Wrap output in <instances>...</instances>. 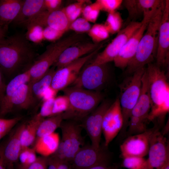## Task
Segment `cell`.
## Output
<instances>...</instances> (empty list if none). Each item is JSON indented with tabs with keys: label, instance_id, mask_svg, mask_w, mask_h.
Masks as SVG:
<instances>
[{
	"label": "cell",
	"instance_id": "cell-22",
	"mask_svg": "<svg viewBox=\"0 0 169 169\" xmlns=\"http://www.w3.org/2000/svg\"><path fill=\"white\" fill-rule=\"evenodd\" d=\"M163 2L160 0H125L122 3L128 11L129 17L132 18L141 14L152 16Z\"/></svg>",
	"mask_w": 169,
	"mask_h": 169
},
{
	"label": "cell",
	"instance_id": "cell-24",
	"mask_svg": "<svg viewBox=\"0 0 169 169\" xmlns=\"http://www.w3.org/2000/svg\"><path fill=\"white\" fill-rule=\"evenodd\" d=\"M23 2L22 0H0V24L5 33L10 24L19 13Z\"/></svg>",
	"mask_w": 169,
	"mask_h": 169
},
{
	"label": "cell",
	"instance_id": "cell-50",
	"mask_svg": "<svg viewBox=\"0 0 169 169\" xmlns=\"http://www.w3.org/2000/svg\"><path fill=\"white\" fill-rule=\"evenodd\" d=\"M57 169H71L70 163L65 161H58Z\"/></svg>",
	"mask_w": 169,
	"mask_h": 169
},
{
	"label": "cell",
	"instance_id": "cell-45",
	"mask_svg": "<svg viewBox=\"0 0 169 169\" xmlns=\"http://www.w3.org/2000/svg\"><path fill=\"white\" fill-rule=\"evenodd\" d=\"M62 2L61 0H44L45 10L49 12L58 10L60 9Z\"/></svg>",
	"mask_w": 169,
	"mask_h": 169
},
{
	"label": "cell",
	"instance_id": "cell-12",
	"mask_svg": "<svg viewBox=\"0 0 169 169\" xmlns=\"http://www.w3.org/2000/svg\"><path fill=\"white\" fill-rule=\"evenodd\" d=\"M165 134L157 127L151 136L147 160L149 169H161L169 161V143Z\"/></svg>",
	"mask_w": 169,
	"mask_h": 169
},
{
	"label": "cell",
	"instance_id": "cell-43",
	"mask_svg": "<svg viewBox=\"0 0 169 169\" xmlns=\"http://www.w3.org/2000/svg\"><path fill=\"white\" fill-rule=\"evenodd\" d=\"M64 33L49 27H45L43 31L44 40L51 42L56 41L59 39Z\"/></svg>",
	"mask_w": 169,
	"mask_h": 169
},
{
	"label": "cell",
	"instance_id": "cell-25",
	"mask_svg": "<svg viewBox=\"0 0 169 169\" xmlns=\"http://www.w3.org/2000/svg\"><path fill=\"white\" fill-rule=\"evenodd\" d=\"M29 69L16 75L6 85L5 95L0 106V117L6 115L9 100L15 92L21 85L30 82Z\"/></svg>",
	"mask_w": 169,
	"mask_h": 169
},
{
	"label": "cell",
	"instance_id": "cell-53",
	"mask_svg": "<svg viewBox=\"0 0 169 169\" xmlns=\"http://www.w3.org/2000/svg\"><path fill=\"white\" fill-rule=\"evenodd\" d=\"M6 37L5 33L3 30L0 24V40Z\"/></svg>",
	"mask_w": 169,
	"mask_h": 169
},
{
	"label": "cell",
	"instance_id": "cell-30",
	"mask_svg": "<svg viewBox=\"0 0 169 169\" xmlns=\"http://www.w3.org/2000/svg\"><path fill=\"white\" fill-rule=\"evenodd\" d=\"M55 68V67L53 66L43 76L30 84L32 92L36 99H40L41 96L44 90L51 86L52 78L56 70Z\"/></svg>",
	"mask_w": 169,
	"mask_h": 169
},
{
	"label": "cell",
	"instance_id": "cell-44",
	"mask_svg": "<svg viewBox=\"0 0 169 169\" xmlns=\"http://www.w3.org/2000/svg\"><path fill=\"white\" fill-rule=\"evenodd\" d=\"M47 157L39 156L30 165L23 167L18 165V169H46Z\"/></svg>",
	"mask_w": 169,
	"mask_h": 169
},
{
	"label": "cell",
	"instance_id": "cell-54",
	"mask_svg": "<svg viewBox=\"0 0 169 169\" xmlns=\"http://www.w3.org/2000/svg\"><path fill=\"white\" fill-rule=\"evenodd\" d=\"M161 169H169V161Z\"/></svg>",
	"mask_w": 169,
	"mask_h": 169
},
{
	"label": "cell",
	"instance_id": "cell-26",
	"mask_svg": "<svg viewBox=\"0 0 169 169\" xmlns=\"http://www.w3.org/2000/svg\"><path fill=\"white\" fill-rule=\"evenodd\" d=\"M44 0H23L20 11L13 22L16 25L24 26L41 12L45 10Z\"/></svg>",
	"mask_w": 169,
	"mask_h": 169
},
{
	"label": "cell",
	"instance_id": "cell-31",
	"mask_svg": "<svg viewBox=\"0 0 169 169\" xmlns=\"http://www.w3.org/2000/svg\"><path fill=\"white\" fill-rule=\"evenodd\" d=\"M123 22L121 14L116 11L108 13L104 25L109 33L113 34L121 30Z\"/></svg>",
	"mask_w": 169,
	"mask_h": 169
},
{
	"label": "cell",
	"instance_id": "cell-20",
	"mask_svg": "<svg viewBox=\"0 0 169 169\" xmlns=\"http://www.w3.org/2000/svg\"><path fill=\"white\" fill-rule=\"evenodd\" d=\"M25 124L18 126L9 138L3 141V163L6 168L13 169L14 164L18 161L22 148L21 135Z\"/></svg>",
	"mask_w": 169,
	"mask_h": 169
},
{
	"label": "cell",
	"instance_id": "cell-49",
	"mask_svg": "<svg viewBox=\"0 0 169 169\" xmlns=\"http://www.w3.org/2000/svg\"><path fill=\"white\" fill-rule=\"evenodd\" d=\"M58 161L49 156L47 157L46 169H57Z\"/></svg>",
	"mask_w": 169,
	"mask_h": 169
},
{
	"label": "cell",
	"instance_id": "cell-42",
	"mask_svg": "<svg viewBox=\"0 0 169 169\" xmlns=\"http://www.w3.org/2000/svg\"><path fill=\"white\" fill-rule=\"evenodd\" d=\"M54 98L42 102L40 111L36 115L43 119L52 116Z\"/></svg>",
	"mask_w": 169,
	"mask_h": 169
},
{
	"label": "cell",
	"instance_id": "cell-4",
	"mask_svg": "<svg viewBox=\"0 0 169 169\" xmlns=\"http://www.w3.org/2000/svg\"><path fill=\"white\" fill-rule=\"evenodd\" d=\"M146 68L151 101L150 112L157 116L169 111V84L167 75L161 67L150 63Z\"/></svg>",
	"mask_w": 169,
	"mask_h": 169
},
{
	"label": "cell",
	"instance_id": "cell-14",
	"mask_svg": "<svg viewBox=\"0 0 169 169\" xmlns=\"http://www.w3.org/2000/svg\"><path fill=\"white\" fill-rule=\"evenodd\" d=\"M60 128L66 160L70 163L83 144L82 128L80 124L71 120H63Z\"/></svg>",
	"mask_w": 169,
	"mask_h": 169
},
{
	"label": "cell",
	"instance_id": "cell-36",
	"mask_svg": "<svg viewBox=\"0 0 169 169\" xmlns=\"http://www.w3.org/2000/svg\"><path fill=\"white\" fill-rule=\"evenodd\" d=\"M85 1L80 0L62 8L70 24L78 18L82 13Z\"/></svg>",
	"mask_w": 169,
	"mask_h": 169
},
{
	"label": "cell",
	"instance_id": "cell-48",
	"mask_svg": "<svg viewBox=\"0 0 169 169\" xmlns=\"http://www.w3.org/2000/svg\"><path fill=\"white\" fill-rule=\"evenodd\" d=\"M6 85L4 81L3 73L0 69V106L5 95Z\"/></svg>",
	"mask_w": 169,
	"mask_h": 169
},
{
	"label": "cell",
	"instance_id": "cell-23",
	"mask_svg": "<svg viewBox=\"0 0 169 169\" xmlns=\"http://www.w3.org/2000/svg\"><path fill=\"white\" fill-rule=\"evenodd\" d=\"M36 100L32 92L30 84L29 83L23 84L11 97L6 110V115L15 108L28 109L34 104Z\"/></svg>",
	"mask_w": 169,
	"mask_h": 169
},
{
	"label": "cell",
	"instance_id": "cell-47",
	"mask_svg": "<svg viewBox=\"0 0 169 169\" xmlns=\"http://www.w3.org/2000/svg\"><path fill=\"white\" fill-rule=\"evenodd\" d=\"M58 91L50 86L45 89L42 94L40 100L42 102L52 99L56 97Z\"/></svg>",
	"mask_w": 169,
	"mask_h": 169
},
{
	"label": "cell",
	"instance_id": "cell-55",
	"mask_svg": "<svg viewBox=\"0 0 169 169\" xmlns=\"http://www.w3.org/2000/svg\"><path fill=\"white\" fill-rule=\"evenodd\" d=\"M6 169H13L12 168H6Z\"/></svg>",
	"mask_w": 169,
	"mask_h": 169
},
{
	"label": "cell",
	"instance_id": "cell-46",
	"mask_svg": "<svg viewBox=\"0 0 169 169\" xmlns=\"http://www.w3.org/2000/svg\"><path fill=\"white\" fill-rule=\"evenodd\" d=\"M50 156L58 161H66L64 153L63 143L61 140L59 142L56 150Z\"/></svg>",
	"mask_w": 169,
	"mask_h": 169
},
{
	"label": "cell",
	"instance_id": "cell-37",
	"mask_svg": "<svg viewBox=\"0 0 169 169\" xmlns=\"http://www.w3.org/2000/svg\"><path fill=\"white\" fill-rule=\"evenodd\" d=\"M100 11L99 5L95 1L83 7L82 12L83 17L89 22L95 23L98 18Z\"/></svg>",
	"mask_w": 169,
	"mask_h": 169
},
{
	"label": "cell",
	"instance_id": "cell-16",
	"mask_svg": "<svg viewBox=\"0 0 169 169\" xmlns=\"http://www.w3.org/2000/svg\"><path fill=\"white\" fill-rule=\"evenodd\" d=\"M156 127V125L143 133L127 136L120 146L121 157H144L147 155L150 138Z\"/></svg>",
	"mask_w": 169,
	"mask_h": 169
},
{
	"label": "cell",
	"instance_id": "cell-11",
	"mask_svg": "<svg viewBox=\"0 0 169 169\" xmlns=\"http://www.w3.org/2000/svg\"><path fill=\"white\" fill-rule=\"evenodd\" d=\"M110 156L100 146L96 148L91 145L83 146L70 163L71 169H89L101 165H108Z\"/></svg>",
	"mask_w": 169,
	"mask_h": 169
},
{
	"label": "cell",
	"instance_id": "cell-5",
	"mask_svg": "<svg viewBox=\"0 0 169 169\" xmlns=\"http://www.w3.org/2000/svg\"><path fill=\"white\" fill-rule=\"evenodd\" d=\"M146 68H140L126 77L120 84L119 98L123 119V125L120 132L125 135L132 110L140 96L141 79Z\"/></svg>",
	"mask_w": 169,
	"mask_h": 169
},
{
	"label": "cell",
	"instance_id": "cell-17",
	"mask_svg": "<svg viewBox=\"0 0 169 169\" xmlns=\"http://www.w3.org/2000/svg\"><path fill=\"white\" fill-rule=\"evenodd\" d=\"M156 64L161 67L169 62V1H164L160 25Z\"/></svg>",
	"mask_w": 169,
	"mask_h": 169
},
{
	"label": "cell",
	"instance_id": "cell-7",
	"mask_svg": "<svg viewBox=\"0 0 169 169\" xmlns=\"http://www.w3.org/2000/svg\"><path fill=\"white\" fill-rule=\"evenodd\" d=\"M139 98L132 110L126 132L127 136L140 134L147 129L146 123L151 108L148 83L146 69L141 79Z\"/></svg>",
	"mask_w": 169,
	"mask_h": 169
},
{
	"label": "cell",
	"instance_id": "cell-28",
	"mask_svg": "<svg viewBox=\"0 0 169 169\" xmlns=\"http://www.w3.org/2000/svg\"><path fill=\"white\" fill-rule=\"evenodd\" d=\"M44 119L36 115L27 123L25 124L21 135V148L30 147L34 143L38 126Z\"/></svg>",
	"mask_w": 169,
	"mask_h": 169
},
{
	"label": "cell",
	"instance_id": "cell-52",
	"mask_svg": "<svg viewBox=\"0 0 169 169\" xmlns=\"http://www.w3.org/2000/svg\"><path fill=\"white\" fill-rule=\"evenodd\" d=\"M89 169H114L108 165H101L96 166Z\"/></svg>",
	"mask_w": 169,
	"mask_h": 169
},
{
	"label": "cell",
	"instance_id": "cell-40",
	"mask_svg": "<svg viewBox=\"0 0 169 169\" xmlns=\"http://www.w3.org/2000/svg\"><path fill=\"white\" fill-rule=\"evenodd\" d=\"M91 28L89 22L85 19L78 18L70 24L69 29L78 33H88Z\"/></svg>",
	"mask_w": 169,
	"mask_h": 169
},
{
	"label": "cell",
	"instance_id": "cell-35",
	"mask_svg": "<svg viewBox=\"0 0 169 169\" xmlns=\"http://www.w3.org/2000/svg\"><path fill=\"white\" fill-rule=\"evenodd\" d=\"M36 152L34 149L29 147L22 148L19 153L18 161L19 165L26 167L33 163L37 160Z\"/></svg>",
	"mask_w": 169,
	"mask_h": 169
},
{
	"label": "cell",
	"instance_id": "cell-29",
	"mask_svg": "<svg viewBox=\"0 0 169 169\" xmlns=\"http://www.w3.org/2000/svg\"><path fill=\"white\" fill-rule=\"evenodd\" d=\"M63 113L44 119L38 126L36 139L51 134L60 126L63 121Z\"/></svg>",
	"mask_w": 169,
	"mask_h": 169
},
{
	"label": "cell",
	"instance_id": "cell-2",
	"mask_svg": "<svg viewBox=\"0 0 169 169\" xmlns=\"http://www.w3.org/2000/svg\"><path fill=\"white\" fill-rule=\"evenodd\" d=\"M164 0L149 21L147 26L139 44L136 53L126 68L128 75L139 69L145 67L156 57L157 48L159 29Z\"/></svg>",
	"mask_w": 169,
	"mask_h": 169
},
{
	"label": "cell",
	"instance_id": "cell-8",
	"mask_svg": "<svg viewBox=\"0 0 169 169\" xmlns=\"http://www.w3.org/2000/svg\"><path fill=\"white\" fill-rule=\"evenodd\" d=\"M110 78L107 64L90 63L80 71L73 86L93 91H100L108 83Z\"/></svg>",
	"mask_w": 169,
	"mask_h": 169
},
{
	"label": "cell",
	"instance_id": "cell-27",
	"mask_svg": "<svg viewBox=\"0 0 169 169\" xmlns=\"http://www.w3.org/2000/svg\"><path fill=\"white\" fill-rule=\"evenodd\" d=\"M59 142L58 135L54 133L36 139L33 148L36 153L48 157L55 151Z\"/></svg>",
	"mask_w": 169,
	"mask_h": 169
},
{
	"label": "cell",
	"instance_id": "cell-19",
	"mask_svg": "<svg viewBox=\"0 0 169 169\" xmlns=\"http://www.w3.org/2000/svg\"><path fill=\"white\" fill-rule=\"evenodd\" d=\"M30 24H37L44 28L48 26L65 32L69 29L70 23L62 8L51 12L42 11L23 26Z\"/></svg>",
	"mask_w": 169,
	"mask_h": 169
},
{
	"label": "cell",
	"instance_id": "cell-10",
	"mask_svg": "<svg viewBox=\"0 0 169 169\" xmlns=\"http://www.w3.org/2000/svg\"><path fill=\"white\" fill-rule=\"evenodd\" d=\"M100 49V47L87 55L57 69L53 75L51 86L58 92L72 84L78 77L82 67L97 53Z\"/></svg>",
	"mask_w": 169,
	"mask_h": 169
},
{
	"label": "cell",
	"instance_id": "cell-41",
	"mask_svg": "<svg viewBox=\"0 0 169 169\" xmlns=\"http://www.w3.org/2000/svg\"><path fill=\"white\" fill-rule=\"evenodd\" d=\"M123 1L122 0H97L96 1L99 5L101 11L109 13L116 11L121 6Z\"/></svg>",
	"mask_w": 169,
	"mask_h": 169
},
{
	"label": "cell",
	"instance_id": "cell-34",
	"mask_svg": "<svg viewBox=\"0 0 169 169\" xmlns=\"http://www.w3.org/2000/svg\"><path fill=\"white\" fill-rule=\"evenodd\" d=\"M122 167L128 169H149L147 160L143 157L130 156L124 158Z\"/></svg>",
	"mask_w": 169,
	"mask_h": 169
},
{
	"label": "cell",
	"instance_id": "cell-51",
	"mask_svg": "<svg viewBox=\"0 0 169 169\" xmlns=\"http://www.w3.org/2000/svg\"><path fill=\"white\" fill-rule=\"evenodd\" d=\"M3 142L0 143V169H6L3 163Z\"/></svg>",
	"mask_w": 169,
	"mask_h": 169
},
{
	"label": "cell",
	"instance_id": "cell-18",
	"mask_svg": "<svg viewBox=\"0 0 169 169\" xmlns=\"http://www.w3.org/2000/svg\"><path fill=\"white\" fill-rule=\"evenodd\" d=\"M151 18L143 16L140 27L128 39L114 60L116 67L121 69L126 68L136 53L140 41Z\"/></svg>",
	"mask_w": 169,
	"mask_h": 169
},
{
	"label": "cell",
	"instance_id": "cell-39",
	"mask_svg": "<svg viewBox=\"0 0 169 169\" xmlns=\"http://www.w3.org/2000/svg\"><path fill=\"white\" fill-rule=\"evenodd\" d=\"M21 117L5 119L0 118V141L20 120Z\"/></svg>",
	"mask_w": 169,
	"mask_h": 169
},
{
	"label": "cell",
	"instance_id": "cell-33",
	"mask_svg": "<svg viewBox=\"0 0 169 169\" xmlns=\"http://www.w3.org/2000/svg\"><path fill=\"white\" fill-rule=\"evenodd\" d=\"M26 28L27 31L25 36L29 42L39 44L44 40L43 27L37 24H30Z\"/></svg>",
	"mask_w": 169,
	"mask_h": 169
},
{
	"label": "cell",
	"instance_id": "cell-6",
	"mask_svg": "<svg viewBox=\"0 0 169 169\" xmlns=\"http://www.w3.org/2000/svg\"><path fill=\"white\" fill-rule=\"evenodd\" d=\"M77 36H72L61 40L48 46L46 50L35 59L29 68L30 84L42 76L53 66L58 58L66 48L78 42Z\"/></svg>",
	"mask_w": 169,
	"mask_h": 169
},
{
	"label": "cell",
	"instance_id": "cell-21",
	"mask_svg": "<svg viewBox=\"0 0 169 169\" xmlns=\"http://www.w3.org/2000/svg\"><path fill=\"white\" fill-rule=\"evenodd\" d=\"M78 43V42L64 49L53 66L56 69L64 67L84 55L93 52L99 47L98 44L95 43Z\"/></svg>",
	"mask_w": 169,
	"mask_h": 169
},
{
	"label": "cell",
	"instance_id": "cell-1",
	"mask_svg": "<svg viewBox=\"0 0 169 169\" xmlns=\"http://www.w3.org/2000/svg\"><path fill=\"white\" fill-rule=\"evenodd\" d=\"M35 52L25 36L15 34L0 40V69L9 75L25 71L35 59Z\"/></svg>",
	"mask_w": 169,
	"mask_h": 169
},
{
	"label": "cell",
	"instance_id": "cell-3",
	"mask_svg": "<svg viewBox=\"0 0 169 169\" xmlns=\"http://www.w3.org/2000/svg\"><path fill=\"white\" fill-rule=\"evenodd\" d=\"M62 91L69 101L68 109L63 113V119L66 120L81 121L98 105L104 98L100 91L74 86L67 87Z\"/></svg>",
	"mask_w": 169,
	"mask_h": 169
},
{
	"label": "cell",
	"instance_id": "cell-15",
	"mask_svg": "<svg viewBox=\"0 0 169 169\" xmlns=\"http://www.w3.org/2000/svg\"><path fill=\"white\" fill-rule=\"evenodd\" d=\"M123 119L119 98L111 103L104 116L102 133L107 147L121 130Z\"/></svg>",
	"mask_w": 169,
	"mask_h": 169
},
{
	"label": "cell",
	"instance_id": "cell-32",
	"mask_svg": "<svg viewBox=\"0 0 169 169\" xmlns=\"http://www.w3.org/2000/svg\"><path fill=\"white\" fill-rule=\"evenodd\" d=\"M88 33L94 43L96 44L106 39L110 34L104 24L100 23L94 24L91 27Z\"/></svg>",
	"mask_w": 169,
	"mask_h": 169
},
{
	"label": "cell",
	"instance_id": "cell-9",
	"mask_svg": "<svg viewBox=\"0 0 169 169\" xmlns=\"http://www.w3.org/2000/svg\"><path fill=\"white\" fill-rule=\"evenodd\" d=\"M142 21H132L121 29L105 49L98 54L91 63L106 64L113 61L128 39L140 27Z\"/></svg>",
	"mask_w": 169,
	"mask_h": 169
},
{
	"label": "cell",
	"instance_id": "cell-13",
	"mask_svg": "<svg viewBox=\"0 0 169 169\" xmlns=\"http://www.w3.org/2000/svg\"><path fill=\"white\" fill-rule=\"evenodd\" d=\"M112 103L106 100L101 102L93 111L85 116L80 124L90 138L91 145L96 148L100 146L102 125L105 114Z\"/></svg>",
	"mask_w": 169,
	"mask_h": 169
},
{
	"label": "cell",
	"instance_id": "cell-38",
	"mask_svg": "<svg viewBox=\"0 0 169 169\" xmlns=\"http://www.w3.org/2000/svg\"><path fill=\"white\" fill-rule=\"evenodd\" d=\"M69 101L65 95L56 96L54 99L52 116L63 113L68 109Z\"/></svg>",
	"mask_w": 169,
	"mask_h": 169
}]
</instances>
